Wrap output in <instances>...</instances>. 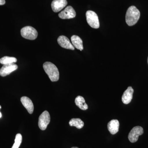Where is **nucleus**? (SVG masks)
<instances>
[{
  "mask_svg": "<svg viewBox=\"0 0 148 148\" xmlns=\"http://www.w3.org/2000/svg\"><path fill=\"white\" fill-rule=\"evenodd\" d=\"M140 11L135 6L128 8L125 15V21L129 26H132L138 22L140 18Z\"/></svg>",
  "mask_w": 148,
  "mask_h": 148,
  "instance_id": "nucleus-1",
  "label": "nucleus"
},
{
  "mask_svg": "<svg viewBox=\"0 0 148 148\" xmlns=\"http://www.w3.org/2000/svg\"><path fill=\"white\" fill-rule=\"evenodd\" d=\"M45 71L48 76L51 82H56L59 78L58 69L54 64L50 62H46L43 65Z\"/></svg>",
  "mask_w": 148,
  "mask_h": 148,
  "instance_id": "nucleus-2",
  "label": "nucleus"
},
{
  "mask_svg": "<svg viewBox=\"0 0 148 148\" xmlns=\"http://www.w3.org/2000/svg\"><path fill=\"white\" fill-rule=\"evenodd\" d=\"M86 15L88 24L90 27L95 29L99 28L100 23L97 14L92 11L88 10L86 12Z\"/></svg>",
  "mask_w": 148,
  "mask_h": 148,
  "instance_id": "nucleus-3",
  "label": "nucleus"
},
{
  "mask_svg": "<svg viewBox=\"0 0 148 148\" xmlns=\"http://www.w3.org/2000/svg\"><path fill=\"white\" fill-rule=\"evenodd\" d=\"M21 34L24 38L34 40L38 37V33L37 30L34 27L27 26L21 29Z\"/></svg>",
  "mask_w": 148,
  "mask_h": 148,
  "instance_id": "nucleus-4",
  "label": "nucleus"
},
{
  "mask_svg": "<svg viewBox=\"0 0 148 148\" xmlns=\"http://www.w3.org/2000/svg\"><path fill=\"white\" fill-rule=\"evenodd\" d=\"M144 133V130L141 126H135L132 128L128 135V140L131 143H136L139 136Z\"/></svg>",
  "mask_w": 148,
  "mask_h": 148,
  "instance_id": "nucleus-5",
  "label": "nucleus"
},
{
  "mask_svg": "<svg viewBox=\"0 0 148 148\" xmlns=\"http://www.w3.org/2000/svg\"><path fill=\"white\" fill-rule=\"evenodd\" d=\"M50 121V116L47 111H45L39 117L38 126L42 130H45Z\"/></svg>",
  "mask_w": 148,
  "mask_h": 148,
  "instance_id": "nucleus-6",
  "label": "nucleus"
},
{
  "mask_svg": "<svg viewBox=\"0 0 148 148\" xmlns=\"http://www.w3.org/2000/svg\"><path fill=\"white\" fill-rule=\"evenodd\" d=\"M76 15L75 11L71 6H67L64 10L58 14V16L62 19H70L75 18Z\"/></svg>",
  "mask_w": 148,
  "mask_h": 148,
  "instance_id": "nucleus-7",
  "label": "nucleus"
},
{
  "mask_svg": "<svg viewBox=\"0 0 148 148\" xmlns=\"http://www.w3.org/2000/svg\"><path fill=\"white\" fill-rule=\"evenodd\" d=\"M18 66L14 64L3 65L0 69V75L2 77L6 76L16 70Z\"/></svg>",
  "mask_w": 148,
  "mask_h": 148,
  "instance_id": "nucleus-8",
  "label": "nucleus"
},
{
  "mask_svg": "<svg viewBox=\"0 0 148 148\" xmlns=\"http://www.w3.org/2000/svg\"><path fill=\"white\" fill-rule=\"evenodd\" d=\"M57 42L60 46L64 48L73 50L75 49V47L72 44L70 40L65 36H61L58 37Z\"/></svg>",
  "mask_w": 148,
  "mask_h": 148,
  "instance_id": "nucleus-9",
  "label": "nucleus"
},
{
  "mask_svg": "<svg viewBox=\"0 0 148 148\" xmlns=\"http://www.w3.org/2000/svg\"><path fill=\"white\" fill-rule=\"evenodd\" d=\"M67 4V0H53L51 3V8L54 12H58L64 8Z\"/></svg>",
  "mask_w": 148,
  "mask_h": 148,
  "instance_id": "nucleus-10",
  "label": "nucleus"
},
{
  "mask_svg": "<svg viewBox=\"0 0 148 148\" xmlns=\"http://www.w3.org/2000/svg\"><path fill=\"white\" fill-rule=\"evenodd\" d=\"M134 90L131 86H129L124 91L122 96V101L125 105L129 104L131 102L133 97Z\"/></svg>",
  "mask_w": 148,
  "mask_h": 148,
  "instance_id": "nucleus-11",
  "label": "nucleus"
},
{
  "mask_svg": "<svg viewBox=\"0 0 148 148\" xmlns=\"http://www.w3.org/2000/svg\"><path fill=\"white\" fill-rule=\"evenodd\" d=\"M21 102L29 114L33 113L34 110V104L30 98L26 96H23L21 98Z\"/></svg>",
  "mask_w": 148,
  "mask_h": 148,
  "instance_id": "nucleus-12",
  "label": "nucleus"
},
{
  "mask_svg": "<svg viewBox=\"0 0 148 148\" xmlns=\"http://www.w3.org/2000/svg\"><path fill=\"white\" fill-rule=\"evenodd\" d=\"M119 122L117 119H113L108 124V130L112 135H115L119 130Z\"/></svg>",
  "mask_w": 148,
  "mask_h": 148,
  "instance_id": "nucleus-13",
  "label": "nucleus"
},
{
  "mask_svg": "<svg viewBox=\"0 0 148 148\" xmlns=\"http://www.w3.org/2000/svg\"><path fill=\"white\" fill-rule=\"evenodd\" d=\"M71 40L74 47L80 51L83 49L82 40L79 37L73 35L71 38Z\"/></svg>",
  "mask_w": 148,
  "mask_h": 148,
  "instance_id": "nucleus-14",
  "label": "nucleus"
},
{
  "mask_svg": "<svg viewBox=\"0 0 148 148\" xmlns=\"http://www.w3.org/2000/svg\"><path fill=\"white\" fill-rule=\"evenodd\" d=\"M75 103L78 108L83 110H86L88 109V106L82 96L80 95L77 96L75 99Z\"/></svg>",
  "mask_w": 148,
  "mask_h": 148,
  "instance_id": "nucleus-15",
  "label": "nucleus"
},
{
  "mask_svg": "<svg viewBox=\"0 0 148 148\" xmlns=\"http://www.w3.org/2000/svg\"><path fill=\"white\" fill-rule=\"evenodd\" d=\"M69 125L71 126H75L78 129H81L84 127V123L79 118H73L70 121Z\"/></svg>",
  "mask_w": 148,
  "mask_h": 148,
  "instance_id": "nucleus-16",
  "label": "nucleus"
},
{
  "mask_svg": "<svg viewBox=\"0 0 148 148\" xmlns=\"http://www.w3.org/2000/svg\"><path fill=\"white\" fill-rule=\"evenodd\" d=\"M17 61V59L15 57L4 56L0 59V63L3 65H6L14 64Z\"/></svg>",
  "mask_w": 148,
  "mask_h": 148,
  "instance_id": "nucleus-17",
  "label": "nucleus"
},
{
  "mask_svg": "<svg viewBox=\"0 0 148 148\" xmlns=\"http://www.w3.org/2000/svg\"><path fill=\"white\" fill-rule=\"evenodd\" d=\"M22 137L21 134H16L15 137L14 143L12 148H18L22 142Z\"/></svg>",
  "mask_w": 148,
  "mask_h": 148,
  "instance_id": "nucleus-18",
  "label": "nucleus"
},
{
  "mask_svg": "<svg viewBox=\"0 0 148 148\" xmlns=\"http://www.w3.org/2000/svg\"><path fill=\"white\" fill-rule=\"evenodd\" d=\"M5 0H0V5H3L5 4Z\"/></svg>",
  "mask_w": 148,
  "mask_h": 148,
  "instance_id": "nucleus-19",
  "label": "nucleus"
},
{
  "mask_svg": "<svg viewBox=\"0 0 148 148\" xmlns=\"http://www.w3.org/2000/svg\"><path fill=\"white\" fill-rule=\"evenodd\" d=\"M2 117V114L1 113V112H0V118Z\"/></svg>",
  "mask_w": 148,
  "mask_h": 148,
  "instance_id": "nucleus-20",
  "label": "nucleus"
},
{
  "mask_svg": "<svg viewBox=\"0 0 148 148\" xmlns=\"http://www.w3.org/2000/svg\"><path fill=\"white\" fill-rule=\"evenodd\" d=\"M71 148H79L77 147H72Z\"/></svg>",
  "mask_w": 148,
  "mask_h": 148,
  "instance_id": "nucleus-21",
  "label": "nucleus"
},
{
  "mask_svg": "<svg viewBox=\"0 0 148 148\" xmlns=\"http://www.w3.org/2000/svg\"><path fill=\"white\" fill-rule=\"evenodd\" d=\"M147 63H148V59H147Z\"/></svg>",
  "mask_w": 148,
  "mask_h": 148,
  "instance_id": "nucleus-22",
  "label": "nucleus"
},
{
  "mask_svg": "<svg viewBox=\"0 0 148 148\" xmlns=\"http://www.w3.org/2000/svg\"><path fill=\"white\" fill-rule=\"evenodd\" d=\"M1 106H0V109H1Z\"/></svg>",
  "mask_w": 148,
  "mask_h": 148,
  "instance_id": "nucleus-23",
  "label": "nucleus"
}]
</instances>
